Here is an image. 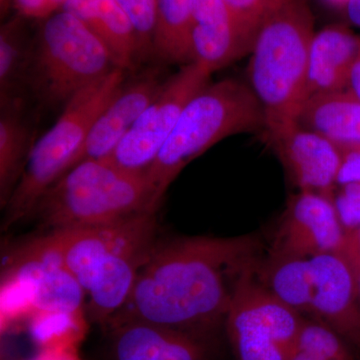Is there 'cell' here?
<instances>
[{"mask_svg": "<svg viewBox=\"0 0 360 360\" xmlns=\"http://www.w3.org/2000/svg\"><path fill=\"white\" fill-rule=\"evenodd\" d=\"M251 236H193L156 240L131 292L108 322L143 321L210 340L225 321L243 270L255 264Z\"/></svg>", "mask_w": 360, "mask_h": 360, "instance_id": "cell-1", "label": "cell"}, {"mask_svg": "<svg viewBox=\"0 0 360 360\" xmlns=\"http://www.w3.org/2000/svg\"><path fill=\"white\" fill-rule=\"evenodd\" d=\"M87 296L90 321L104 326L127 302L158 240L155 212L44 233Z\"/></svg>", "mask_w": 360, "mask_h": 360, "instance_id": "cell-2", "label": "cell"}, {"mask_svg": "<svg viewBox=\"0 0 360 360\" xmlns=\"http://www.w3.org/2000/svg\"><path fill=\"white\" fill-rule=\"evenodd\" d=\"M314 16L305 0H288L260 27L250 52V89L262 106L270 144L297 127L307 101Z\"/></svg>", "mask_w": 360, "mask_h": 360, "instance_id": "cell-3", "label": "cell"}, {"mask_svg": "<svg viewBox=\"0 0 360 360\" xmlns=\"http://www.w3.org/2000/svg\"><path fill=\"white\" fill-rule=\"evenodd\" d=\"M262 127V106L250 87L229 78L206 85L186 104L146 172L149 212H158L168 187L188 163L226 137Z\"/></svg>", "mask_w": 360, "mask_h": 360, "instance_id": "cell-4", "label": "cell"}, {"mask_svg": "<svg viewBox=\"0 0 360 360\" xmlns=\"http://www.w3.org/2000/svg\"><path fill=\"white\" fill-rule=\"evenodd\" d=\"M149 203L146 172L125 169L106 158L84 160L47 189L30 217L49 231H63L150 212Z\"/></svg>", "mask_w": 360, "mask_h": 360, "instance_id": "cell-5", "label": "cell"}, {"mask_svg": "<svg viewBox=\"0 0 360 360\" xmlns=\"http://www.w3.org/2000/svg\"><path fill=\"white\" fill-rule=\"evenodd\" d=\"M124 82L116 68L71 97L53 127L33 144L20 179L4 207L2 231L32 215L40 198L70 169L90 129Z\"/></svg>", "mask_w": 360, "mask_h": 360, "instance_id": "cell-6", "label": "cell"}, {"mask_svg": "<svg viewBox=\"0 0 360 360\" xmlns=\"http://www.w3.org/2000/svg\"><path fill=\"white\" fill-rule=\"evenodd\" d=\"M118 68L105 44L66 11L46 18L30 49L25 82L42 103H66L87 85Z\"/></svg>", "mask_w": 360, "mask_h": 360, "instance_id": "cell-7", "label": "cell"}, {"mask_svg": "<svg viewBox=\"0 0 360 360\" xmlns=\"http://www.w3.org/2000/svg\"><path fill=\"white\" fill-rule=\"evenodd\" d=\"M255 266L243 270L232 292L224 321L232 352L236 360H290L304 319L265 288Z\"/></svg>", "mask_w": 360, "mask_h": 360, "instance_id": "cell-8", "label": "cell"}, {"mask_svg": "<svg viewBox=\"0 0 360 360\" xmlns=\"http://www.w3.org/2000/svg\"><path fill=\"white\" fill-rule=\"evenodd\" d=\"M212 73L187 63L161 87L155 98L106 160L134 172H146L172 134L186 104L208 84Z\"/></svg>", "mask_w": 360, "mask_h": 360, "instance_id": "cell-9", "label": "cell"}, {"mask_svg": "<svg viewBox=\"0 0 360 360\" xmlns=\"http://www.w3.org/2000/svg\"><path fill=\"white\" fill-rule=\"evenodd\" d=\"M2 267L4 278L28 288L40 311L68 316L82 311L84 291L44 234L14 248Z\"/></svg>", "mask_w": 360, "mask_h": 360, "instance_id": "cell-10", "label": "cell"}, {"mask_svg": "<svg viewBox=\"0 0 360 360\" xmlns=\"http://www.w3.org/2000/svg\"><path fill=\"white\" fill-rule=\"evenodd\" d=\"M345 233L333 200L300 191L290 201L272 253L311 258L338 252Z\"/></svg>", "mask_w": 360, "mask_h": 360, "instance_id": "cell-11", "label": "cell"}, {"mask_svg": "<svg viewBox=\"0 0 360 360\" xmlns=\"http://www.w3.org/2000/svg\"><path fill=\"white\" fill-rule=\"evenodd\" d=\"M257 33L245 27L224 0H196L191 28V63L214 72L250 53Z\"/></svg>", "mask_w": 360, "mask_h": 360, "instance_id": "cell-12", "label": "cell"}, {"mask_svg": "<svg viewBox=\"0 0 360 360\" xmlns=\"http://www.w3.org/2000/svg\"><path fill=\"white\" fill-rule=\"evenodd\" d=\"M310 264L314 281L310 314L342 338L360 345V309L354 272L335 252L311 257Z\"/></svg>", "mask_w": 360, "mask_h": 360, "instance_id": "cell-13", "label": "cell"}, {"mask_svg": "<svg viewBox=\"0 0 360 360\" xmlns=\"http://www.w3.org/2000/svg\"><path fill=\"white\" fill-rule=\"evenodd\" d=\"M106 330L108 360H210V340L186 331L143 321Z\"/></svg>", "mask_w": 360, "mask_h": 360, "instance_id": "cell-14", "label": "cell"}, {"mask_svg": "<svg viewBox=\"0 0 360 360\" xmlns=\"http://www.w3.org/2000/svg\"><path fill=\"white\" fill-rule=\"evenodd\" d=\"M271 146L300 191L335 200L333 187L340 170V148L321 135L297 125Z\"/></svg>", "mask_w": 360, "mask_h": 360, "instance_id": "cell-15", "label": "cell"}, {"mask_svg": "<svg viewBox=\"0 0 360 360\" xmlns=\"http://www.w3.org/2000/svg\"><path fill=\"white\" fill-rule=\"evenodd\" d=\"M162 85L153 75L122 85L96 118L70 169L84 160L110 158L139 116L158 96Z\"/></svg>", "mask_w": 360, "mask_h": 360, "instance_id": "cell-16", "label": "cell"}, {"mask_svg": "<svg viewBox=\"0 0 360 360\" xmlns=\"http://www.w3.org/2000/svg\"><path fill=\"white\" fill-rule=\"evenodd\" d=\"M359 52L360 39L343 26H328L314 33L309 49L307 99L347 89Z\"/></svg>", "mask_w": 360, "mask_h": 360, "instance_id": "cell-17", "label": "cell"}, {"mask_svg": "<svg viewBox=\"0 0 360 360\" xmlns=\"http://www.w3.org/2000/svg\"><path fill=\"white\" fill-rule=\"evenodd\" d=\"M298 125L321 135L340 150L360 148V103L347 89L315 94L303 104Z\"/></svg>", "mask_w": 360, "mask_h": 360, "instance_id": "cell-18", "label": "cell"}, {"mask_svg": "<svg viewBox=\"0 0 360 360\" xmlns=\"http://www.w3.org/2000/svg\"><path fill=\"white\" fill-rule=\"evenodd\" d=\"M61 11L82 20L110 51L123 70L132 68L139 51L136 32L116 0H68Z\"/></svg>", "mask_w": 360, "mask_h": 360, "instance_id": "cell-19", "label": "cell"}, {"mask_svg": "<svg viewBox=\"0 0 360 360\" xmlns=\"http://www.w3.org/2000/svg\"><path fill=\"white\" fill-rule=\"evenodd\" d=\"M33 135L18 101L1 105L0 116V205L4 210L33 148Z\"/></svg>", "mask_w": 360, "mask_h": 360, "instance_id": "cell-20", "label": "cell"}, {"mask_svg": "<svg viewBox=\"0 0 360 360\" xmlns=\"http://www.w3.org/2000/svg\"><path fill=\"white\" fill-rule=\"evenodd\" d=\"M258 279L281 302L302 314H310L312 269L310 258L274 255L262 267L255 266Z\"/></svg>", "mask_w": 360, "mask_h": 360, "instance_id": "cell-21", "label": "cell"}, {"mask_svg": "<svg viewBox=\"0 0 360 360\" xmlns=\"http://www.w3.org/2000/svg\"><path fill=\"white\" fill-rule=\"evenodd\" d=\"M196 0H158L155 49L174 63H191V28Z\"/></svg>", "mask_w": 360, "mask_h": 360, "instance_id": "cell-22", "label": "cell"}, {"mask_svg": "<svg viewBox=\"0 0 360 360\" xmlns=\"http://www.w3.org/2000/svg\"><path fill=\"white\" fill-rule=\"evenodd\" d=\"M20 23L11 21L0 33V101L1 105L16 101L14 91L25 80L30 49L26 46Z\"/></svg>", "mask_w": 360, "mask_h": 360, "instance_id": "cell-23", "label": "cell"}, {"mask_svg": "<svg viewBox=\"0 0 360 360\" xmlns=\"http://www.w3.org/2000/svg\"><path fill=\"white\" fill-rule=\"evenodd\" d=\"M296 349L326 360H354L342 336L322 321H303Z\"/></svg>", "mask_w": 360, "mask_h": 360, "instance_id": "cell-24", "label": "cell"}, {"mask_svg": "<svg viewBox=\"0 0 360 360\" xmlns=\"http://www.w3.org/2000/svg\"><path fill=\"white\" fill-rule=\"evenodd\" d=\"M127 14L139 40V51L155 47L158 0H116Z\"/></svg>", "mask_w": 360, "mask_h": 360, "instance_id": "cell-25", "label": "cell"}, {"mask_svg": "<svg viewBox=\"0 0 360 360\" xmlns=\"http://www.w3.org/2000/svg\"><path fill=\"white\" fill-rule=\"evenodd\" d=\"M229 11L245 27L258 33L265 21L271 18L288 0H224Z\"/></svg>", "mask_w": 360, "mask_h": 360, "instance_id": "cell-26", "label": "cell"}, {"mask_svg": "<svg viewBox=\"0 0 360 360\" xmlns=\"http://www.w3.org/2000/svg\"><path fill=\"white\" fill-rule=\"evenodd\" d=\"M341 187L333 201L343 229L347 232L360 226V184Z\"/></svg>", "mask_w": 360, "mask_h": 360, "instance_id": "cell-27", "label": "cell"}, {"mask_svg": "<svg viewBox=\"0 0 360 360\" xmlns=\"http://www.w3.org/2000/svg\"><path fill=\"white\" fill-rule=\"evenodd\" d=\"M341 161L336 184H360V148L340 150Z\"/></svg>", "mask_w": 360, "mask_h": 360, "instance_id": "cell-28", "label": "cell"}, {"mask_svg": "<svg viewBox=\"0 0 360 360\" xmlns=\"http://www.w3.org/2000/svg\"><path fill=\"white\" fill-rule=\"evenodd\" d=\"M335 253L345 259L357 279L360 276V226L345 232L340 250Z\"/></svg>", "mask_w": 360, "mask_h": 360, "instance_id": "cell-29", "label": "cell"}, {"mask_svg": "<svg viewBox=\"0 0 360 360\" xmlns=\"http://www.w3.org/2000/svg\"><path fill=\"white\" fill-rule=\"evenodd\" d=\"M18 13L25 18H47L56 11L51 0H13Z\"/></svg>", "mask_w": 360, "mask_h": 360, "instance_id": "cell-30", "label": "cell"}, {"mask_svg": "<svg viewBox=\"0 0 360 360\" xmlns=\"http://www.w3.org/2000/svg\"><path fill=\"white\" fill-rule=\"evenodd\" d=\"M348 89L352 90V94L359 99L360 103V52L354 66H352V71H350Z\"/></svg>", "mask_w": 360, "mask_h": 360, "instance_id": "cell-31", "label": "cell"}, {"mask_svg": "<svg viewBox=\"0 0 360 360\" xmlns=\"http://www.w3.org/2000/svg\"><path fill=\"white\" fill-rule=\"evenodd\" d=\"M348 20L360 27V0H348L345 4Z\"/></svg>", "mask_w": 360, "mask_h": 360, "instance_id": "cell-32", "label": "cell"}, {"mask_svg": "<svg viewBox=\"0 0 360 360\" xmlns=\"http://www.w3.org/2000/svg\"><path fill=\"white\" fill-rule=\"evenodd\" d=\"M290 360H326L322 359L321 357L314 356L307 352H300V350L295 349L292 355H291Z\"/></svg>", "mask_w": 360, "mask_h": 360, "instance_id": "cell-33", "label": "cell"}, {"mask_svg": "<svg viewBox=\"0 0 360 360\" xmlns=\"http://www.w3.org/2000/svg\"><path fill=\"white\" fill-rule=\"evenodd\" d=\"M51 1L53 6L56 7V9H58L61 8L68 0H51Z\"/></svg>", "mask_w": 360, "mask_h": 360, "instance_id": "cell-34", "label": "cell"}, {"mask_svg": "<svg viewBox=\"0 0 360 360\" xmlns=\"http://www.w3.org/2000/svg\"><path fill=\"white\" fill-rule=\"evenodd\" d=\"M356 288H357V297H359V302H360V276L356 279Z\"/></svg>", "mask_w": 360, "mask_h": 360, "instance_id": "cell-35", "label": "cell"}, {"mask_svg": "<svg viewBox=\"0 0 360 360\" xmlns=\"http://www.w3.org/2000/svg\"><path fill=\"white\" fill-rule=\"evenodd\" d=\"M330 1L335 2L338 4H347L348 0H330Z\"/></svg>", "mask_w": 360, "mask_h": 360, "instance_id": "cell-36", "label": "cell"}, {"mask_svg": "<svg viewBox=\"0 0 360 360\" xmlns=\"http://www.w3.org/2000/svg\"><path fill=\"white\" fill-rule=\"evenodd\" d=\"M7 2V0H1V4L4 6V4H6Z\"/></svg>", "mask_w": 360, "mask_h": 360, "instance_id": "cell-37", "label": "cell"}]
</instances>
